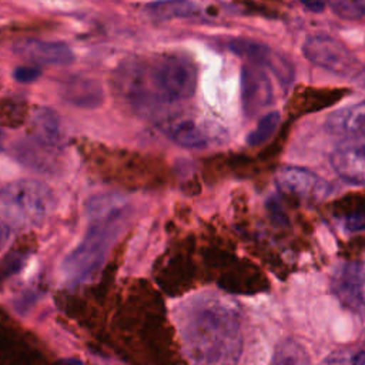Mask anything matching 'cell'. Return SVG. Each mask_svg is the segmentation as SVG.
<instances>
[{
	"mask_svg": "<svg viewBox=\"0 0 365 365\" xmlns=\"http://www.w3.org/2000/svg\"><path fill=\"white\" fill-rule=\"evenodd\" d=\"M117 87L135 107L153 108L188 100L197 87L194 63L177 53L133 60L121 66Z\"/></svg>",
	"mask_w": 365,
	"mask_h": 365,
	"instance_id": "cell-1",
	"label": "cell"
},
{
	"mask_svg": "<svg viewBox=\"0 0 365 365\" xmlns=\"http://www.w3.org/2000/svg\"><path fill=\"white\" fill-rule=\"evenodd\" d=\"M334 289L339 299L358 309L365 307V267L361 264H345L334 275Z\"/></svg>",
	"mask_w": 365,
	"mask_h": 365,
	"instance_id": "cell-10",
	"label": "cell"
},
{
	"mask_svg": "<svg viewBox=\"0 0 365 365\" xmlns=\"http://www.w3.org/2000/svg\"><path fill=\"white\" fill-rule=\"evenodd\" d=\"M302 53L315 66L339 76L352 73L355 67V58L349 50L329 36L315 34L308 37L302 46Z\"/></svg>",
	"mask_w": 365,
	"mask_h": 365,
	"instance_id": "cell-5",
	"label": "cell"
},
{
	"mask_svg": "<svg viewBox=\"0 0 365 365\" xmlns=\"http://www.w3.org/2000/svg\"><path fill=\"white\" fill-rule=\"evenodd\" d=\"M56 365H83V362L77 358H64L56 362Z\"/></svg>",
	"mask_w": 365,
	"mask_h": 365,
	"instance_id": "cell-26",
	"label": "cell"
},
{
	"mask_svg": "<svg viewBox=\"0 0 365 365\" xmlns=\"http://www.w3.org/2000/svg\"><path fill=\"white\" fill-rule=\"evenodd\" d=\"M344 227L349 231L365 230V200H354L351 204L345 205L342 212Z\"/></svg>",
	"mask_w": 365,
	"mask_h": 365,
	"instance_id": "cell-19",
	"label": "cell"
},
{
	"mask_svg": "<svg viewBox=\"0 0 365 365\" xmlns=\"http://www.w3.org/2000/svg\"><path fill=\"white\" fill-rule=\"evenodd\" d=\"M163 134L177 145L185 148H202L211 141L205 124L190 117H173L160 124Z\"/></svg>",
	"mask_w": 365,
	"mask_h": 365,
	"instance_id": "cell-9",
	"label": "cell"
},
{
	"mask_svg": "<svg viewBox=\"0 0 365 365\" xmlns=\"http://www.w3.org/2000/svg\"><path fill=\"white\" fill-rule=\"evenodd\" d=\"M278 190L297 200L317 201L325 197L329 191L328 184L317 174L299 167H282L275 174Z\"/></svg>",
	"mask_w": 365,
	"mask_h": 365,
	"instance_id": "cell-6",
	"label": "cell"
},
{
	"mask_svg": "<svg viewBox=\"0 0 365 365\" xmlns=\"http://www.w3.org/2000/svg\"><path fill=\"white\" fill-rule=\"evenodd\" d=\"M327 127L336 134L365 138V101L332 113Z\"/></svg>",
	"mask_w": 365,
	"mask_h": 365,
	"instance_id": "cell-15",
	"label": "cell"
},
{
	"mask_svg": "<svg viewBox=\"0 0 365 365\" xmlns=\"http://www.w3.org/2000/svg\"><path fill=\"white\" fill-rule=\"evenodd\" d=\"M351 364L352 365H365V352H358L355 356H352Z\"/></svg>",
	"mask_w": 365,
	"mask_h": 365,
	"instance_id": "cell-28",
	"label": "cell"
},
{
	"mask_svg": "<svg viewBox=\"0 0 365 365\" xmlns=\"http://www.w3.org/2000/svg\"><path fill=\"white\" fill-rule=\"evenodd\" d=\"M201 7L194 0H157L148 3L145 13L155 20L190 19L198 16Z\"/></svg>",
	"mask_w": 365,
	"mask_h": 365,
	"instance_id": "cell-16",
	"label": "cell"
},
{
	"mask_svg": "<svg viewBox=\"0 0 365 365\" xmlns=\"http://www.w3.org/2000/svg\"><path fill=\"white\" fill-rule=\"evenodd\" d=\"M308 10L314 11V13H319L325 9L327 6V0H299Z\"/></svg>",
	"mask_w": 365,
	"mask_h": 365,
	"instance_id": "cell-23",
	"label": "cell"
},
{
	"mask_svg": "<svg viewBox=\"0 0 365 365\" xmlns=\"http://www.w3.org/2000/svg\"><path fill=\"white\" fill-rule=\"evenodd\" d=\"M267 208H268V211H269V214H271L274 222H277V224H287V221H288V220H287V215H285V212H284V210H282L279 201H278L275 197H271V198L267 201Z\"/></svg>",
	"mask_w": 365,
	"mask_h": 365,
	"instance_id": "cell-22",
	"label": "cell"
},
{
	"mask_svg": "<svg viewBox=\"0 0 365 365\" xmlns=\"http://www.w3.org/2000/svg\"><path fill=\"white\" fill-rule=\"evenodd\" d=\"M272 86L269 78L257 66H244L241 71V100L247 114H254L269 104Z\"/></svg>",
	"mask_w": 365,
	"mask_h": 365,
	"instance_id": "cell-8",
	"label": "cell"
},
{
	"mask_svg": "<svg viewBox=\"0 0 365 365\" xmlns=\"http://www.w3.org/2000/svg\"><path fill=\"white\" fill-rule=\"evenodd\" d=\"M322 365H349V364H348V361L342 355H332V356H328L322 362Z\"/></svg>",
	"mask_w": 365,
	"mask_h": 365,
	"instance_id": "cell-25",
	"label": "cell"
},
{
	"mask_svg": "<svg viewBox=\"0 0 365 365\" xmlns=\"http://www.w3.org/2000/svg\"><path fill=\"white\" fill-rule=\"evenodd\" d=\"M1 137H3V133H1V130H0V141H1Z\"/></svg>",
	"mask_w": 365,
	"mask_h": 365,
	"instance_id": "cell-29",
	"label": "cell"
},
{
	"mask_svg": "<svg viewBox=\"0 0 365 365\" xmlns=\"http://www.w3.org/2000/svg\"><path fill=\"white\" fill-rule=\"evenodd\" d=\"M61 98L71 106L81 108H96L104 100V91L101 84L84 76H73L67 78L61 87Z\"/></svg>",
	"mask_w": 365,
	"mask_h": 365,
	"instance_id": "cell-13",
	"label": "cell"
},
{
	"mask_svg": "<svg viewBox=\"0 0 365 365\" xmlns=\"http://www.w3.org/2000/svg\"><path fill=\"white\" fill-rule=\"evenodd\" d=\"M40 77V68L36 66H21L14 70V78L19 83H33Z\"/></svg>",
	"mask_w": 365,
	"mask_h": 365,
	"instance_id": "cell-21",
	"label": "cell"
},
{
	"mask_svg": "<svg viewBox=\"0 0 365 365\" xmlns=\"http://www.w3.org/2000/svg\"><path fill=\"white\" fill-rule=\"evenodd\" d=\"M88 228L83 241L66 257L63 271L71 281H84L103 264L106 254L120 232L125 204L118 195H98L87 204Z\"/></svg>",
	"mask_w": 365,
	"mask_h": 365,
	"instance_id": "cell-3",
	"label": "cell"
},
{
	"mask_svg": "<svg viewBox=\"0 0 365 365\" xmlns=\"http://www.w3.org/2000/svg\"><path fill=\"white\" fill-rule=\"evenodd\" d=\"M279 123V113L278 111H271L267 115H264L257 127L247 135V143L250 145H259L265 143L277 130Z\"/></svg>",
	"mask_w": 365,
	"mask_h": 365,
	"instance_id": "cell-18",
	"label": "cell"
},
{
	"mask_svg": "<svg viewBox=\"0 0 365 365\" xmlns=\"http://www.w3.org/2000/svg\"><path fill=\"white\" fill-rule=\"evenodd\" d=\"M16 53L36 64H70L74 60L73 50L60 41L44 40H24L16 46Z\"/></svg>",
	"mask_w": 365,
	"mask_h": 365,
	"instance_id": "cell-11",
	"label": "cell"
},
{
	"mask_svg": "<svg viewBox=\"0 0 365 365\" xmlns=\"http://www.w3.org/2000/svg\"><path fill=\"white\" fill-rule=\"evenodd\" d=\"M332 10L345 19H359L365 16V0H327Z\"/></svg>",
	"mask_w": 365,
	"mask_h": 365,
	"instance_id": "cell-20",
	"label": "cell"
},
{
	"mask_svg": "<svg viewBox=\"0 0 365 365\" xmlns=\"http://www.w3.org/2000/svg\"><path fill=\"white\" fill-rule=\"evenodd\" d=\"M182 335L194 365H235L241 338L235 315L228 307L217 301L191 307Z\"/></svg>",
	"mask_w": 365,
	"mask_h": 365,
	"instance_id": "cell-2",
	"label": "cell"
},
{
	"mask_svg": "<svg viewBox=\"0 0 365 365\" xmlns=\"http://www.w3.org/2000/svg\"><path fill=\"white\" fill-rule=\"evenodd\" d=\"M53 207L50 188L36 180H17L0 188V220L9 227L38 225Z\"/></svg>",
	"mask_w": 365,
	"mask_h": 365,
	"instance_id": "cell-4",
	"label": "cell"
},
{
	"mask_svg": "<svg viewBox=\"0 0 365 365\" xmlns=\"http://www.w3.org/2000/svg\"><path fill=\"white\" fill-rule=\"evenodd\" d=\"M30 135L43 148H54L61 141V123L57 113L43 107L36 110L31 117Z\"/></svg>",
	"mask_w": 365,
	"mask_h": 365,
	"instance_id": "cell-14",
	"label": "cell"
},
{
	"mask_svg": "<svg viewBox=\"0 0 365 365\" xmlns=\"http://www.w3.org/2000/svg\"><path fill=\"white\" fill-rule=\"evenodd\" d=\"M334 171L346 182L365 185V145H345L336 148L329 157Z\"/></svg>",
	"mask_w": 365,
	"mask_h": 365,
	"instance_id": "cell-12",
	"label": "cell"
},
{
	"mask_svg": "<svg viewBox=\"0 0 365 365\" xmlns=\"http://www.w3.org/2000/svg\"><path fill=\"white\" fill-rule=\"evenodd\" d=\"M228 47L234 54L244 57L254 66H264L271 68L284 84L292 78L291 66L287 64L284 58L277 56L268 46L259 41L250 38H235L230 43Z\"/></svg>",
	"mask_w": 365,
	"mask_h": 365,
	"instance_id": "cell-7",
	"label": "cell"
},
{
	"mask_svg": "<svg viewBox=\"0 0 365 365\" xmlns=\"http://www.w3.org/2000/svg\"><path fill=\"white\" fill-rule=\"evenodd\" d=\"M271 365H311V361L301 344L287 339L274 349Z\"/></svg>",
	"mask_w": 365,
	"mask_h": 365,
	"instance_id": "cell-17",
	"label": "cell"
},
{
	"mask_svg": "<svg viewBox=\"0 0 365 365\" xmlns=\"http://www.w3.org/2000/svg\"><path fill=\"white\" fill-rule=\"evenodd\" d=\"M355 83H356V86H358L359 88L365 90V68L361 70V71H358V74H356V77H355Z\"/></svg>",
	"mask_w": 365,
	"mask_h": 365,
	"instance_id": "cell-27",
	"label": "cell"
},
{
	"mask_svg": "<svg viewBox=\"0 0 365 365\" xmlns=\"http://www.w3.org/2000/svg\"><path fill=\"white\" fill-rule=\"evenodd\" d=\"M9 235H10V227H9L6 222H3V221L0 220V250H1V248L4 247V244L7 242Z\"/></svg>",
	"mask_w": 365,
	"mask_h": 365,
	"instance_id": "cell-24",
	"label": "cell"
}]
</instances>
